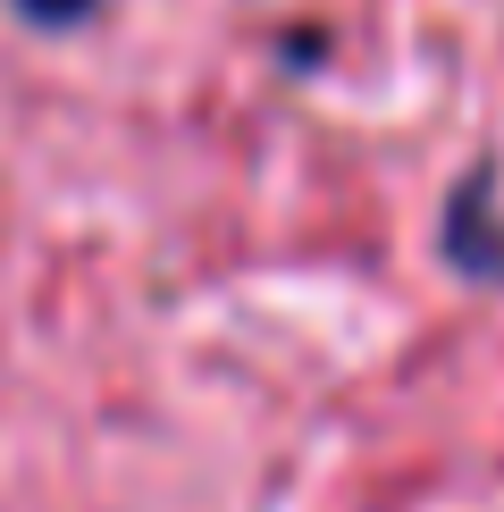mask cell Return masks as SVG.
<instances>
[{
  "instance_id": "6da1fadb",
  "label": "cell",
  "mask_w": 504,
  "mask_h": 512,
  "mask_svg": "<svg viewBox=\"0 0 504 512\" xmlns=\"http://www.w3.org/2000/svg\"><path fill=\"white\" fill-rule=\"evenodd\" d=\"M446 252H454L462 277H504V219H496V177L488 168L462 177V194L446 210Z\"/></svg>"
},
{
  "instance_id": "7a4b0ae2",
  "label": "cell",
  "mask_w": 504,
  "mask_h": 512,
  "mask_svg": "<svg viewBox=\"0 0 504 512\" xmlns=\"http://www.w3.org/2000/svg\"><path fill=\"white\" fill-rule=\"evenodd\" d=\"M17 9H26L34 26H68V17H84L93 0H17Z\"/></svg>"
}]
</instances>
